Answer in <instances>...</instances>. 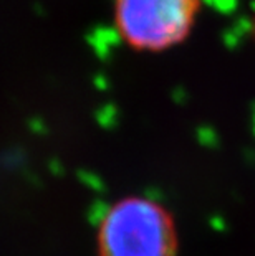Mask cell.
Wrapping results in <instances>:
<instances>
[{"mask_svg": "<svg viewBox=\"0 0 255 256\" xmlns=\"http://www.w3.org/2000/svg\"><path fill=\"white\" fill-rule=\"evenodd\" d=\"M98 226V256H176L174 223L153 198L118 202Z\"/></svg>", "mask_w": 255, "mask_h": 256, "instance_id": "1", "label": "cell"}, {"mask_svg": "<svg viewBox=\"0 0 255 256\" xmlns=\"http://www.w3.org/2000/svg\"><path fill=\"white\" fill-rule=\"evenodd\" d=\"M210 225H212V228L217 232L227 230V222L222 218V216H212V218H210Z\"/></svg>", "mask_w": 255, "mask_h": 256, "instance_id": "3", "label": "cell"}, {"mask_svg": "<svg viewBox=\"0 0 255 256\" xmlns=\"http://www.w3.org/2000/svg\"><path fill=\"white\" fill-rule=\"evenodd\" d=\"M245 157H247V160L250 162V164H253V166H255V152H250V154L245 156Z\"/></svg>", "mask_w": 255, "mask_h": 256, "instance_id": "4", "label": "cell"}, {"mask_svg": "<svg viewBox=\"0 0 255 256\" xmlns=\"http://www.w3.org/2000/svg\"><path fill=\"white\" fill-rule=\"evenodd\" d=\"M200 0H115V28L136 52H164L191 35Z\"/></svg>", "mask_w": 255, "mask_h": 256, "instance_id": "2", "label": "cell"}, {"mask_svg": "<svg viewBox=\"0 0 255 256\" xmlns=\"http://www.w3.org/2000/svg\"><path fill=\"white\" fill-rule=\"evenodd\" d=\"M253 134H255V116H253Z\"/></svg>", "mask_w": 255, "mask_h": 256, "instance_id": "5", "label": "cell"}]
</instances>
